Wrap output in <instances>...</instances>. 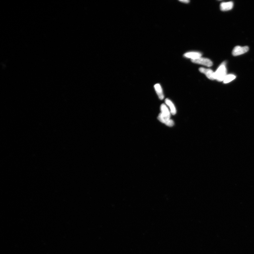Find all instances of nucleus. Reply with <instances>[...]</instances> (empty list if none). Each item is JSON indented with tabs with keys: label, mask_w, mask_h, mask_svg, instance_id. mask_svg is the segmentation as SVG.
Returning <instances> with one entry per match:
<instances>
[{
	"label": "nucleus",
	"mask_w": 254,
	"mask_h": 254,
	"mask_svg": "<svg viewBox=\"0 0 254 254\" xmlns=\"http://www.w3.org/2000/svg\"><path fill=\"white\" fill-rule=\"evenodd\" d=\"M158 119L161 122L165 124L168 126L172 127L174 125V122L170 118L163 116L161 113L159 115Z\"/></svg>",
	"instance_id": "20e7f679"
},
{
	"label": "nucleus",
	"mask_w": 254,
	"mask_h": 254,
	"mask_svg": "<svg viewBox=\"0 0 254 254\" xmlns=\"http://www.w3.org/2000/svg\"><path fill=\"white\" fill-rule=\"evenodd\" d=\"M186 58H190L192 59H196L200 58L202 56L201 53L197 52H190L186 53L184 55Z\"/></svg>",
	"instance_id": "1a4fd4ad"
},
{
	"label": "nucleus",
	"mask_w": 254,
	"mask_h": 254,
	"mask_svg": "<svg viewBox=\"0 0 254 254\" xmlns=\"http://www.w3.org/2000/svg\"><path fill=\"white\" fill-rule=\"evenodd\" d=\"M154 88L160 99L163 100L164 98L163 90L161 86L159 84H156L154 85Z\"/></svg>",
	"instance_id": "9d476101"
},
{
	"label": "nucleus",
	"mask_w": 254,
	"mask_h": 254,
	"mask_svg": "<svg viewBox=\"0 0 254 254\" xmlns=\"http://www.w3.org/2000/svg\"><path fill=\"white\" fill-rule=\"evenodd\" d=\"M180 1L183 3H188L190 2V1H188V0H183V1Z\"/></svg>",
	"instance_id": "f8f14e48"
},
{
	"label": "nucleus",
	"mask_w": 254,
	"mask_h": 254,
	"mask_svg": "<svg viewBox=\"0 0 254 254\" xmlns=\"http://www.w3.org/2000/svg\"><path fill=\"white\" fill-rule=\"evenodd\" d=\"M192 62L205 65L207 67H210L212 65V63L211 60L207 58H200L196 59H192Z\"/></svg>",
	"instance_id": "7ed1b4c3"
},
{
	"label": "nucleus",
	"mask_w": 254,
	"mask_h": 254,
	"mask_svg": "<svg viewBox=\"0 0 254 254\" xmlns=\"http://www.w3.org/2000/svg\"><path fill=\"white\" fill-rule=\"evenodd\" d=\"M249 50V48L247 46L241 47L237 46L233 49L232 54L233 56H236L246 53Z\"/></svg>",
	"instance_id": "f03ea898"
},
{
	"label": "nucleus",
	"mask_w": 254,
	"mask_h": 254,
	"mask_svg": "<svg viewBox=\"0 0 254 254\" xmlns=\"http://www.w3.org/2000/svg\"><path fill=\"white\" fill-rule=\"evenodd\" d=\"M165 101L166 104L169 107L171 113L173 115H175L177 113V110L173 102L169 99H166Z\"/></svg>",
	"instance_id": "6e6552de"
},
{
	"label": "nucleus",
	"mask_w": 254,
	"mask_h": 254,
	"mask_svg": "<svg viewBox=\"0 0 254 254\" xmlns=\"http://www.w3.org/2000/svg\"><path fill=\"white\" fill-rule=\"evenodd\" d=\"M225 65V63H222L215 73V79L218 81H224L227 76L226 68Z\"/></svg>",
	"instance_id": "f257e3e1"
},
{
	"label": "nucleus",
	"mask_w": 254,
	"mask_h": 254,
	"mask_svg": "<svg viewBox=\"0 0 254 254\" xmlns=\"http://www.w3.org/2000/svg\"><path fill=\"white\" fill-rule=\"evenodd\" d=\"M220 9L222 11H227L232 9L233 3L232 2H223L220 5Z\"/></svg>",
	"instance_id": "423d86ee"
},
{
	"label": "nucleus",
	"mask_w": 254,
	"mask_h": 254,
	"mask_svg": "<svg viewBox=\"0 0 254 254\" xmlns=\"http://www.w3.org/2000/svg\"><path fill=\"white\" fill-rule=\"evenodd\" d=\"M235 78H236V76L234 75H227L224 80V83H228L235 79Z\"/></svg>",
	"instance_id": "9b49d317"
},
{
	"label": "nucleus",
	"mask_w": 254,
	"mask_h": 254,
	"mask_svg": "<svg viewBox=\"0 0 254 254\" xmlns=\"http://www.w3.org/2000/svg\"><path fill=\"white\" fill-rule=\"evenodd\" d=\"M161 113L166 117L170 118L171 112L165 104H163L161 106Z\"/></svg>",
	"instance_id": "0eeeda50"
},
{
	"label": "nucleus",
	"mask_w": 254,
	"mask_h": 254,
	"mask_svg": "<svg viewBox=\"0 0 254 254\" xmlns=\"http://www.w3.org/2000/svg\"><path fill=\"white\" fill-rule=\"evenodd\" d=\"M199 71L201 73L205 74L209 79L211 80L215 79V73L212 70L201 67L199 69Z\"/></svg>",
	"instance_id": "39448f33"
}]
</instances>
